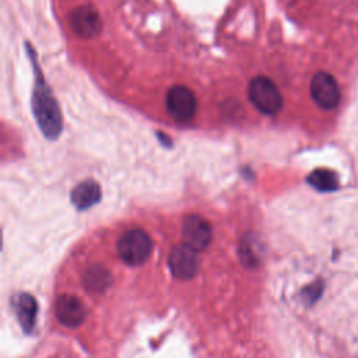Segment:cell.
Here are the masks:
<instances>
[{
  "label": "cell",
  "instance_id": "12",
  "mask_svg": "<svg viewBox=\"0 0 358 358\" xmlns=\"http://www.w3.org/2000/svg\"><path fill=\"white\" fill-rule=\"evenodd\" d=\"M15 313L17 319L24 329V331L29 333L34 326H35V319H36V301L32 295L29 294H21L15 299Z\"/></svg>",
  "mask_w": 358,
  "mask_h": 358
},
{
  "label": "cell",
  "instance_id": "9",
  "mask_svg": "<svg viewBox=\"0 0 358 358\" xmlns=\"http://www.w3.org/2000/svg\"><path fill=\"white\" fill-rule=\"evenodd\" d=\"M55 313L60 323L67 327H77L85 319V306L76 295H60L55 305Z\"/></svg>",
  "mask_w": 358,
  "mask_h": 358
},
{
  "label": "cell",
  "instance_id": "6",
  "mask_svg": "<svg viewBox=\"0 0 358 358\" xmlns=\"http://www.w3.org/2000/svg\"><path fill=\"white\" fill-rule=\"evenodd\" d=\"M168 264L172 274L180 280H189L199 271L197 250L186 243L175 246L168 257Z\"/></svg>",
  "mask_w": 358,
  "mask_h": 358
},
{
  "label": "cell",
  "instance_id": "1",
  "mask_svg": "<svg viewBox=\"0 0 358 358\" xmlns=\"http://www.w3.org/2000/svg\"><path fill=\"white\" fill-rule=\"evenodd\" d=\"M27 52L29 55L28 57L35 71V84H34L32 98H31L34 117L42 134L49 140H56L63 130L62 110L49 84L43 78V74L36 60L35 50L31 48L29 43H27Z\"/></svg>",
  "mask_w": 358,
  "mask_h": 358
},
{
  "label": "cell",
  "instance_id": "8",
  "mask_svg": "<svg viewBox=\"0 0 358 358\" xmlns=\"http://www.w3.org/2000/svg\"><path fill=\"white\" fill-rule=\"evenodd\" d=\"M182 235L186 245L200 252L210 245L213 232L207 220H204L197 214H192L185 217L183 220Z\"/></svg>",
  "mask_w": 358,
  "mask_h": 358
},
{
  "label": "cell",
  "instance_id": "10",
  "mask_svg": "<svg viewBox=\"0 0 358 358\" xmlns=\"http://www.w3.org/2000/svg\"><path fill=\"white\" fill-rule=\"evenodd\" d=\"M101 199V187L95 180H84L77 185L71 192V201L73 204L80 208L85 210L98 203Z\"/></svg>",
  "mask_w": 358,
  "mask_h": 358
},
{
  "label": "cell",
  "instance_id": "2",
  "mask_svg": "<svg viewBox=\"0 0 358 358\" xmlns=\"http://www.w3.org/2000/svg\"><path fill=\"white\" fill-rule=\"evenodd\" d=\"M248 96L252 105L263 115H275L282 108V95L278 87L266 76H256L250 80Z\"/></svg>",
  "mask_w": 358,
  "mask_h": 358
},
{
  "label": "cell",
  "instance_id": "5",
  "mask_svg": "<svg viewBox=\"0 0 358 358\" xmlns=\"http://www.w3.org/2000/svg\"><path fill=\"white\" fill-rule=\"evenodd\" d=\"M309 92L313 102L324 109H334L341 99V92L337 80L327 71H317L310 78Z\"/></svg>",
  "mask_w": 358,
  "mask_h": 358
},
{
  "label": "cell",
  "instance_id": "4",
  "mask_svg": "<svg viewBox=\"0 0 358 358\" xmlns=\"http://www.w3.org/2000/svg\"><path fill=\"white\" fill-rule=\"evenodd\" d=\"M165 106L169 116L178 123L190 122L197 110L194 92L186 85H172L165 96Z\"/></svg>",
  "mask_w": 358,
  "mask_h": 358
},
{
  "label": "cell",
  "instance_id": "11",
  "mask_svg": "<svg viewBox=\"0 0 358 358\" xmlns=\"http://www.w3.org/2000/svg\"><path fill=\"white\" fill-rule=\"evenodd\" d=\"M83 281L87 291L92 294H102L112 284V274L106 267L95 264L85 270Z\"/></svg>",
  "mask_w": 358,
  "mask_h": 358
},
{
  "label": "cell",
  "instance_id": "13",
  "mask_svg": "<svg viewBox=\"0 0 358 358\" xmlns=\"http://www.w3.org/2000/svg\"><path fill=\"white\" fill-rule=\"evenodd\" d=\"M306 180L312 187H315L316 190H320V192L336 190L340 185L338 176L336 175V172H333L330 169H324V168L312 171L309 173V176L306 178Z\"/></svg>",
  "mask_w": 358,
  "mask_h": 358
},
{
  "label": "cell",
  "instance_id": "3",
  "mask_svg": "<svg viewBox=\"0 0 358 358\" xmlns=\"http://www.w3.org/2000/svg\"><path fill=\"white\" fill-rule=\"evenodd\" d=\"M152 250V241L147 232L140 228L126 231L117 242L119 257L129 266L144 263Z\"/></svg>",
  "mask_w": 358,
  "mask_h": 358
},
{
  "label": "cell",
  "instance_id": "7",
  "mask_svg": "<svg viewBox=\"0 0 358 358\" xmlns=\"http://www.w3.org/2000/svg\"><path fill=\"white\" fill-rule=\"evenodd\" d=\"M69 24L74 34L81 38H92L102 29L101 17L90 4H83L73 8L69 14Z\"/></svg>",
  "mask_w": 358,
  "mask_h": 358
},
{
  "label": "cell",
  "instance_id": "14",
  "mask_svg": "<svg viewBox=\"0 0 358 358\" xmlns=\"http://www.w3.org/2000/svg\"><path fill=\"white\" fill-rule=\"evenodd\" d=\"M322 291H323V282L320 280L309 284L305 289H303V298L306 299L308 303H313L317 298H320L322 295Z\"/></svg>",
  "mask_w": 358,
  "mask_h": 358
}]
</instances>
